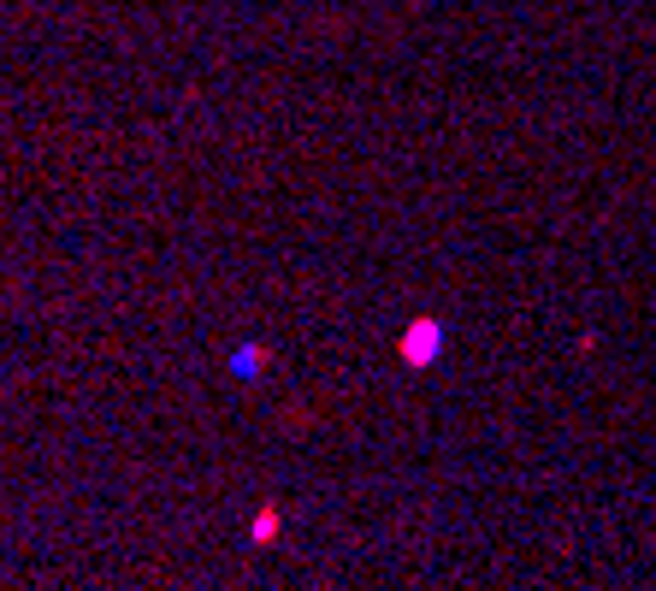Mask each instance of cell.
Masks as SVG:
<instances>
[{"label": "cell", "instance_id": "3957f363", "mask_svg": "<svg viewBox=\"0 0 656 591\" xmlns=\"http://www.w3.org/2000/svg\"><path fill=\"white\" fill-rule=\"evenodd\" d=\"M266 361H272L266 343H237V349H231V373H237V379H261Z\"/></svg>", "mask_w": 656, "mask_h": 591}, {"label": "cell", "instance_id": "6da1fadb", "mask_svg": "<svg viewBox=\"0 0 656 591\" xmlns=\"http://www.w3.org/2000/svg\"><path fill=\"white\" fill-rule=\"evenodd\" d=\"M444 320H432V314H420V320H408L402 337H396V361L402 367H414V373H426V367H438L444 361Z\"/></svg>", "mask_w": 656, "mask_h": 591}, {"label": "cell", "instance_id": "7a4b0ae2", "mask_svg": "<svg viewBox=\"0 0 656 591\" xmlns=\"http://www.w3.org/2000/svg\"><path fill=\"white\" fill-rule=\"evenodd\" d=\"M278 532H284V509H278V503H261L255 521H249V544H255V550H272Z\"/></svg>", "mask_w": 656, "mask_h": 591}]
</instances>
